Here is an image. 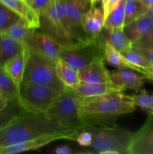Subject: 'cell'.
<instances>
[{
	"label": "cell",
	"mask_w": 153,
	"mask_h": 154,
	"mask_svg": "<svg viewBox=\"0 0 153 154\" xmlns=\"http://www.w3.org/2000/svg\"><path fill=\"white\" fill-rule=\"evenodd\" d=\"M111 80L114 84L122 87L124 90L139 91L145 84V76L132 68L117 69L110 72Z\"/></svg>",
	"instance_id": "4fadbf2b"
},
{
	"label": "cell",
	"mask_w": 153,
	"mask_h": 154,
	"mask_svg": "<svg viewBox=\"0 0 153 154\" xmlns=\"http://www.w3.org/2000/svg\"><path fill=\"white\" fill-rule=\"evenodd\" d=\"M121 54L127 60L130 68L139 72L144 76L153 69V66L148 60L146 59V57L140 53L135 51L133 48L122 51Z\"/></svg>",
	"instance_id": "7402d4cb"
},
{
	"label": "cell",
	"mask_w": 153,
	"mask_h": 154,
	"mask_svg": "<svg viewBox=\"0 0 153 154\" xmlns=\"http://www.w3.org/2000/svg\"><path fill=\"white\" fill-rule=\"evenodd\" d=\"M56 71L58 78L64 87H73L80 83L79 72L58 58L55 62Z\"/></svg>",
	"instance_id": "603a6c76"
},
{
	"label": "cell",
	"mask_w": 153,
	"mask_h": 154,
	"mask_svg": "<svg viewBox=\"0 0 153 154\" xmlns=\"http://www.w3.org/2000/svg\"><path fill=\"white\" fill-rule=\"evenodd\" d=\"M105 18L101 6H91L82 17V26L89 38L94 40L104 26Z\"/></svg>",
	"instance_id": "5bb4252c"
},
{
	"label": "cell",
	"mask_w": 153,
	"mask_h": 154,
	"mask_svg": "<svg viewBox=\"0 0 153 154\" xmlns=\"http://www.w3.org/2000/svg\"><path fill=\"white\" fill-rule=\"evenodd\" d=\"M19 87L5 72L4 67L0 66V96L9 102H17Z\"/></svg>",
	"instance_id": "cb8c5ba5"
},
{
	"label": "cell",
	"mask_w": 153,
	"mask_h": 154,
	"mask_svg": "<svg viewBox=\"0 0 153 154\" xmlns=\"http://www.w3.org/2000/svg\"><path fill=\"white\" fill-rule=\"evenodd\" d=\"M52 2V0H30L29 4L40 15L50 7Z\"/></svg>",
	"instance_id": "d6a6232c"
},
{
	"label": "cell",
	"mask_w": 153,
	"mask_h": 154,
	"mask_svg": "<svg viewBox=\"0 0 153 154\" xmlns=\"http://www.w3.org/2000/svg\"><path fill=\"white\" fill-rule=\"evenodd\" d=\"M150 117L139 131L133 132L128 154H153V120Z\"/></svg>",
	"instance_id": "8fae6325"
},
{
	"label": "cell",
	"mask_w": 153,
	"mask_h": 154,
	"mask_svg": "<svg viewBox=\"0 0 153 154\" xmlns=\"http://www.w3.org/2000/svg\"><path fill=\"white\" fill-rule=\"evenodd\" d=\"M145 78H146V79L150 80V81H152L153 82V69L145 75Z\"/></svg>",
	"instance_id": "f35d334b"
},
{
	"label": "cell",
	"mask_w": 153,
	"mask_h": 154,
	"mask_svg": "<svg viewBox=\"0 0 153 154\" xmlns=\"http://www.w3.org/2000/svg\"><path fill=\"white\" fill-rule=\"evenodd\" d=\"M32 29L28 26L26 21L20 18L17 22L13 24L4 32L15 41L23 45L26 38Z\"/></svg>",
	"instance_id": "83f0119b"
},
{
	"label": "cell",
	"mask_w": 153,
	"mask_h": 154,
	"mask_svg": "<svg viewBox=\"0 0 153 154\" xmlns=\"http://www.w3.org/2000/svg\"><path fill=\"white\" fill-rule=\"evenodd\" d=\"M100 58H104L103 43L97 39L79 48H62L59 54V59L77 72Z\"/></svg>",
	"instance_id": "ba28073f"
},
{
	"label": "cell",
	"mask_w": 153,
	"mask_h": 154,
	"mask_svg": "<svg viewBox=\"0 0 153 154\" xmlns=\"http://www.w3.org/2000/svg\"><path fill=\"white\" fill-rule=\"evenodd\" d=\"M82 130L91 132L92 141L89 146L90 153L128 154L133 132L118 126H86Z\"/></svg>",
	"instance_id": "277c9868"
},
{
	"label": "cell",
	"mask_w": 153,
	"mask_h": 154,
	"mask_svg": "<svg viewBox=\"0 0 153 154\" xmlns=\"http://www.w3.org/2000/svg\"><path fill=\"white\" fill-rule=\"evenodd\" d=\"M24 45L10 38L5 32L0 33V66L23 50Z\"/></svg>",
	"instance_id": "44dd1931"
},
{
	"label": "cell",
	"mask_w": 153,
	"mask_h": 154,
	"mask_svg": "<svg viewBox=\"0 0 153 154\" xmlns=\"http://www.w3.org/2000/svg\"><path fill=\"white\" fill-rule=\"evenodd\" d=\"M152 26L153 15L146 13L124 26L123 31L128 40L133 44L144 35Z\"/></svg>",
	"instance_id": "ac0fdd59"
},
{
	"label": "cell",
	"mask_w": 153,
	"mask_h": 154,
	"mask_svg": "<svg viewBox=\"0 0 153 154\" xmlns=\"http://www.w3.org/2000/svg\"><path fill=\"white\" fill-rule=\"evenodd\" d=\"M20 19L19 15L0 1V33L4 32Z\"/></svg>",
	"instance_id": "f546056e"
},
{
	"label": "cell",
	"mask_w": 153,
	"mask_h": 154,
	"mask_svg": "<svg viewBox=\"0 0 153 154\" xmlns=\"http://www.w3.org/2000/svg\"><path fill=\"white\" fill-rule=\"evenodd\" d=\"M76 141L79 145L82 147H88L91 145L92 141V135L88 131L82 130L77 135Z\"/></svg>",
	"instance_id": "836d02e7"
},
{
	"label": "cell",
	"mask_w": 153,
	"mask_h": 154,
	"mask_svg": "<svg viewBox=\"0 0 153 154\" xmlns=\"http://www.w3.org/2000/svg\"><path fill=\"white\" fill-rule=\"evenodd\" d=\"M146 13V5L141 0H126L124 26Z\"/></svg>",
	"instance_id": "4316f807"
},
{
	"label": "cell",
	"mask_w": 153,
	"mask_h": 154,
	"mask_svg": "<svg viewBox=\"0 0 153 154\" xmlns=\"http://www.w3.org/2000/svg\"><path fill=\"white\" fill-rule=\"evenodd\" d=\"M135 109L132 96L122 92L92 97L78 96V110L85 126L115 125L119 116L130 114Z\"/></svg>",
	"instance_id": "7a4b0ae2"
},
{
	"label": "cell",
	"mask_w": 153,
	"mask_h": 154,
	"mask_svg": "<svg viewBox=\"0 0 153 154\" xmlns=\"http://www.w3.org/2000/svg\"><path fill=\"white\" fill-rule=\"evenodd\" d=\"M51 153L55 154H72L74 153H78L77 151H74L71 147L66 144L56 146L54 149L51 150Z\"/></svg>",
	"instance_id": "d590c367"
},
{
	"label": "cell",
	"mask_w": 153,
	"mask_h": 154,
	"mask_svg": "<svg viewBox=\"0 0 153 154\" xmlns=\"http://www.w3.org/2000/svg\"><path fill=\"white\" fill-rule=\"evenodd\" d=\"M132 99L135 106L140 108L149 116H153V93L140 90L132 96Z\"/></svg>",
	"instance_id": "f1b7e54d"
},
{
	"label": "cell",
	"mask_w": 153,
	"mask_h": 154,
	"mask_svg": "<svg viewBox=\"0 0 153 154\" xmlns=\"http://www.w3.org/2000/svg\"><path fill=\"white\" fill-rule=\"evenodd\" d=\"M32 29L26 38L23 45L32 52L37 53L52 61L56 62L59 58L62 47L57 43L43 31Z\"/></svg>",
	"instance_id": "9c48e42d"
},
{
	"label": "cell",
	"mask_w": 153,
	"mask_h": 154,
	"mask_svg": "<svg viewBox=\"0 0 153 154\" xmlns=\"http://www.w3.org/2000/svg\"><path fill=\"white\" fill-rule=\"evenodd\" d=\"M142 2L144 5H152L153 4V0H141Z\"/></svg>",
	"instance_id": "b9f144b4"
},
{
	"label": "cell",
	"mask_w": 153,
	"mask_h": 154,
	"mask_svg": "<svg viewBox=\"0 0 153 154\" xmlns=\"http://www.w3.org/2000/svg\"><path fill=\"white\" fill-rule=\"evenodd\" d=\"M17 102H10L5 109L0 111V130L5 127L20 111H16Z\"/></svg>",
	"instance_id": "4dcf8cb0"
},
{
	"label": "cell",
	"mask_w": 153,
	"mask_h": 154,
	"mask_svg": "<svg viewBox=\"0 0 153 154\" xmlns=\"http://www.w3.org/2000/svg\"><path fill=\"white\" fill-rule=\"evenodd\" d=\"M81 131L63 126L51 120L45 113L20 112L0 130V147L18 144L47 135H60L64 139L76 141Z\"/></svg>",
	"instance_id": "6da1fadb"
},
{
	"label": "cell",
	"mask_w": 153,
	"mask_h": 154,
	"mask_svg": "<svg viewBox=\"0 0 153 154\" xmlns=\"http://www.w3.org/2000/svg\"><path fill=\"white\" fill-rule=\"evenodd\" d=\"M45 114L54 121L82 131L85 127L78 110V96L64 90L62 91Z\"/></svg>",
	"instance_id": "52a82bcc"
},
{
	"label": "cell",
	"mask_w": 153,
	"mask_h": 154,
	"mask_svg": "<svg viewBox=\"0 0 153 154\" xmlns=\"http://www.w3.org/2000/svg\"><path fill=\"white\" fill-rule=\"evenodd\" d=\"M64 89L81 98L100 96L114 92H123L122 87L112 83L80 82L73 87H64Z\"/></svg>",
	"instance_id": "7c38bea8"
},
{
	"label": "cell",
	"mask_w": 153,
	"mask_h": 154,
	"mask_svg": "<svg viewBox=\"0 0 153 154\" xmlns=\"http://www.w3.org/2000/svg\"><path fill=\"white\" fill-rule=\"evenodd\" d=\"M60 139H64V138L60 135H44L18 144L0 147V154H15L30 151V150H35L40 147H44L45 145L52 141Z\"/></svg>",
	"instance_id": "2e32d148"
},
{
	"label": "cell",
	"mask_w": 153,
	"mask_h": 154,
	"mask_svg": "<svg viewBox=\"0 0 153 154\" xmlns=\"http://www.w3.org/2000/svg\"><path fill=\"white\" fill-rule=\"evenodd\" d=\"M80 82L84 83H112L110 72L104 64V58L94 60L89 65L80 70Z\"/></svg>",
	"instance_id": "9a60e30c"
},
{
	"label": "cell",
	"mask_w": 153,
	"mask_h": 154,
	"mask_svg": "<svg viewBox=\"0 0 153 154\" xmlns=\"http://www.w3.org/2000/svg\"><path fill=\"white\" fill-rule=\"evenodd\" d=\"M101 43H108L120 52L132 48V44L124 34L123 29H108L104 27L96 38Z\"/></svg>",
	"instance_id": "d6986e66"
},
{
	"label": "cell",
	"mask_w": 153,
	"mask_h": 154,
	"mask_svg": "<svg viewBox=\"0 0 153 154\" xmlns=\"http://www.w3.org/2000/svg\"><path fill=\"white\" fill-rule=\"evenodd\" d=\"M88 2L90 3V5L93 6V5H97L98 3H100L101 2L102 0H88Z\"/></svg>",
	"instance_id": "60d3db41"
},
{
	"label": "cell",
	"mask_w": 153,
	"mask_h": 154,
	"mask_svg": "<svg viewBox=\"0 0 153 154\" xmlns=\"http://www.w3.org/2000/svg\"><path fill=\"white\" fill-rule=\"evenodd\" d=\"M135 51L140 53L142 56L146 57V59L148 60L153 66V49H149V48H132Z\"/></svg>",
	"instance_id": "8d00e7d4"
},
{
	"label": "cell",
	"mask_w": 153,
	"mask_h": 154,
	"mask_svg": "<svg viewBox=\"0 0 153 154\" xmlns=\"http://www.w3.org/2000/svg\"><path fill=\"white\" fill-rule=\"evenodd\" d=\"M126 0H121L105 20L104 28L108 29H123L124 26Z\"/></svg>",
	"instance_id": "d4e9b609"
},
{
	"label": "cell",
	"mask_w": 153,
	"mask_h": 154,
	"mask_svg": "<svg viewBox=\"0 0 153 154\" xmlns=\"http://www.w3.org/2000/svg\"><path fill=\"white\" fill-rule=\"evenodd\" d=\"M22 83L49 86L61 92L64 90V85L57 76L55 62L28 50Z\"/></svg>",
	"instance_id": "5b68a950"
},
{
	"label": "cell",
	"mask_w": 153,
	"mask_h": 154,
	"mask_svg": "<svg viewBox=\"0 0 153 154\" xmlns=\"http://www.w3.org/2000/svg\"><path fill=\"white\" fill-rule=\"evenodd\" d=\"M60 93L61 91L49 86L21 83L17 103L20 109L27 113H46Z\"/></svg>",
	"instance_id": "8992f818"
},
{
	"label": "cell",
	"mask_w": 153,
	"mask_h": 154,
	"mask_svg": "<svg viewBox=\"0 0 153 154\" xmlns=\"http://www.w3.org/2000/svg\"><path fill=\"white\" fill-rule=\"evenodd\" d=\"M132 48L153 49V26L140 38L134 42Z\"/></svg>",
	"instance_id": "1f68e13d"
},
{
	"label": "cell",
	"mask_w": 153,
	"mask_h": 154,
	"mask_svg": "<svg viewBox=\"0 0 153 154\" xmlns=\"http://www.w3.org/2000/svg\"><path fill=\"white\" fill-rule=\"evenodd\" d=\"M104 60L108 65L116 69L130 67L127 60L124 59L120 51L108 43H103Z\"/></svg>",
	"instance_id": "484cf974"
},
{
	"label": "cell",
	"mask_w": 153,
	"mask_h": 154,
	"mask_svg": "<svg viewBox=\"0 0 153 154\" xmlns=\"http://www.w3.org/2000/svg\"><path fill=\"white\" fill-rule=\"evenodd\" d=\"M120 1L121 0H102L101 7L104 14L105 20L111 13V11L118 5Z\"/></svg>",
	"instance_id": "e575fe53"
},
{
	"label": "cell",
	"mask_w": 153,
	"mask_h": 154,
	"mask_svg": "<svg viewBox=\"0 0 153 154\" xmlns=\"http://www.w3.org/2000/svg\"><path fill=\"white\" fill-rule=\"evenodd\" d=\"M27 22L32 29H40V16L26 0H0Z\"/></svg>",
	"instance_id": "e0dca14e"
},
{
	"label": "cell",
	"mask_w": 153,
	"mask_h": 154,
	"mask_svg": "<svg viewBox=\"0 0 153 154\" xmlns=\"http://www.w3.org/2000/svg\"><path fill=\"white\" fill-rule=\"evenodd\" d=\"M66 4L70 29L76 43L83 46L93 42L86 35L82 26V17L91 7L88 0H66Z\"/></svg>",
	"instance_id": "30bf717a"
},
{
	"label": "cell",
	"mask_w": 153,
	"mask_h": 154,
	"mask_svg": "<svg viewBox=\"0 0 153 154\" xmlns=\"http://www.w3.org/2000/svg\"><path fill=\"white\" fill-rule=\"evenodd\" d=\"M146 14L153 15V4L146 6Z\"/></svg>",
	"instance_id": "ab89813d"
},
{
	"label": "cell",
	"mask_w": 153,
	"mask_h": 154,
	"mask_svg": "<svg viewBox=\"0 0 153 154\" xmlns=\"http://www.w3.org/2000/svg\"><path fill=\"white\" fill-rule=\"evenodd\" d=\"M40 29L64 48L80 46L74 38L68 17L66 0H52L40 15Z\"/></svg>",
	"instance_id": "3957f363"
},
{
	"label": "cell",
	"mask_w": 153,
	"mask_h": 154,
	"mask_svg": "<svg viewBox=\"0 0 153 154\" xmlns=\"http://www.w3.org/2000/svg\"><path fill=\"white\" fill-rule=\"evenodd\" d=\"M26 2H28V3H29L30 0H26Z\"/></svg>",
	"instance_id": "7bdbcfd3"
},
{
	"label": "cell",
	"mask_w": 153,
	"mask_h": 154,
	"mask_svg": "<svg viewBox=\"0 0 153 154\" xmlns=\"http://www.w3.org/2000/svg\"><path fill=\"white\" fill-rule=\"evenodd\" d=\"M28 49L24 45V48L20 54L8 60L4 66V69L12 78L14 82L20 87L23 78L26 63Z\"/></svg>",
	"instance_id": "ffe728a7"
},
{
	"label": "cell",
	"mask_w": 153,
	"mask_h": 154,
	"mask_svg": "<svg viewBox=\"0 0 153 154\" xmlns=\"http://www.w3.org/2000/svg\"><path fill=\"white\" fill-rule=\"evenodd\" d=\"M9 103L10 102L7 99L0 96V111H2V110L5 109L8 107V105H9Z\"/></svg>",
	"instance_id": "74e56055"
}]
</instances>
